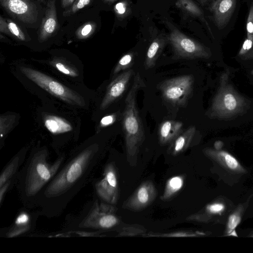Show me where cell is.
I'll return each mask as SVG.
<instances>
[{
    "mask_svg": "<svg viewBox=\"0 0 253 253\" xmlns=\"http://www.w3.org/2000/svg\"><path fill=\"white\" fill-rule=\"evenodd\" d=\"M102 156L99 143L91 142L73 151L54 177L41 191L35 203L41 215L56 217L94 178Z\"/></svg>",
    "mask_w": 253,
    "mask_h": 253,
    "instance_id": "cell-1",
    "label": "cell"
},
{
    "mask_svg": "<svg viewBox=\"0 0 253 253\" xmlns=\"http://www.w3.org/2000/svg\"><path fill=\"white\" fill-rule=\"evenodd\" d=\"M46 147H38L31 152L16 175L15 187L24 207L34 209L37 198L54 177L66 158L60 153L54 161L49 160Z\"/></svg>",
    "mask_w": 253,
    "mask_h": 253,
    "instance_id": "cell-2",
    "label": "cell"
},
{
    "mask_svg": "<svg viewBox=\"0 0 253 253\" xmlns=\"http://www.w3.org/2000/svg\"><path fill=\"white\" fill-rule=\"evenodd\" d=\"M115 205L105 203L94 196L77 214L67 216L59 232L83 231L104 233L117 231L122 225Z\"/></svg>",
    "mask_w": 253,
    "mask_h": 253,
    "instance_id": "cell-3",
    "label": "cell"
},
{
    "mask_svg": "<svg viewBox=\"0 0 253 253\" xmlns=\"http://www.w3.org/2000/svg\"><path fill=\"white\" fill-rule=\"evenodd\" d=\"M144 86L143 80L137 73L134 76L132 84L126 95L123 114L122 126L126 158L131 166L136 164L140 148L145 139L143 126L136 102L137 91Z\"/></svg>",
    "mask_w": 253,
    "mask_h": 253,
    "instance_id": "cell-4",
    "label": "cell"
},
{
    "mask_svg": "<svg viewBox=\"0 0 253 253\" xmlns=\"http://www.w3.org/2000/svg\"><path fill=\"white\" fill-rule=\"evenodd\" d=\"M247 106L245 99L241 96L230 84L220 85L213 99L209 111L211 116L229 118L242 113Z\"/></svg>",
    "mask_w": 253,
    "mask_h": 253,
    "instance_id": "cell-5",
    "label": "cell"
},
{
    "mask_svg": "<svg viewBox=\"0 0 253 253\" xmlns=\"http://www.w3.org/2000/svg\"><path fill=\"white\" fill-rule=\"evenodd\" d=\"M20 70L27 78L55 97L73 105H84V99L79 94L48 75L25 66L20 67Z\"/></svg>",
    "mask_w": 253,
    "mask_h": 253,
    "instance_id": "cell-6",
    "label": "cell"
},
{
    "mask_svg": "<svg viewBox=\"0 0 253 253\" xmlns=\"http://www.w3.org/2000/svg\"><path fill=\"white\" fill-rule=\"evenodd\" d=\"M91 183L94 196L101 202L115 206L120 192L118 174L114 162H108L104 166L101 177L94 178Z\"/></svg>",
    "mask_w": 253,
    "mask_h": 253,
    "instance_id": "cell-7",
    "label": "cell"
},
{
    "mask_svg": "<svg viewBox=\"0 0 253 253\" xmlns=\"http://www.w3.org/2000/svg\"><path fill=\"white\" fill-rule=\"evenodd\" d=\"M194 78L184 75L164 81L158 85L164 99L174 106H183L191 97Z\"/></svg>",
    "mask_w": 253,
    "mask_h": 253,
    "instance_id": "cell-8",
    "label": "cell"
},
{
    "mask_svg": "<svg viewBox=\"0 0 253 253\" xmlns=\"http://www.w3.org/2000/svg\"><path fill=\"white\" fill-rule=\"evenodd\" d=\"M168 40L174 53L180 58H209L211 55L209 49L175 27L171 28Z\"/></svg>",
    "mask_w": 253,
    "mask_h": 253,
    "instance_id": "cell-9",
    "label": "cell"
},
{
    "mask_svg": "<svg viewBox=\"0 0 253 253\" xmlns=\"http://www.w3.org/2000/svg\"><path fill=\"white\" fill-rule=\"evenodd\" d=\"M24 207L16 216L13 223L8 227L0 230V236L14 238L33 232L36 226L38 217L41 215L40 210L31 211Z\"/></svg>",
    "mask_w": 253,
    "mask_h": 253,
    "instance_id": "cell-10",
    "label": "cell"
},
{
    "mask_svg": "<svg viewBox=\"0 0 253 253\" xmlns=\"http://www.w3.org/2000/svg\"><path fill=\"white\" fill-rule=\"evenodd\" d=\"M157 195V190L153 182L149 180L145 181L124 201L122 207L133 211H142L154 201Z\"/></svg>",
    "mask_w": 253,
    "mask_h": 253,
    "instance_id": "cell-11",
    "label": "cell"
},
{
    "mask_svg": "<svg viewBox=\"0 0 253 253\" xmlns=\"http://www.w3.org/2000/svg\"><path fill=\"white\" fill-rule=\"evenodd\" d=\"M1 6L14 18L25 23L33 24L38 19V9L30 0H0Z\"/></svg>",
    "mask_w": 253,
    "mask_h": 253,
    "instance_id": "cell-12",
    "label": "cell"
},
{
    "mask_svg": "<svg viewBox=\"0 0 253 253\" xmlns=\"http://www.w3.org/2000/svg\"><path fill=\"white\" fill-rule=\"evenodd\" d=\"M134 74L133 70H128L120 74L111 82L100 104V108L101 110L107 108L123 95Z\"/></svg>",
    "mask_w": 253,
    "mask_h": 253,
    "instance_id": "cell-13",
    "label": "cell"
},
{
    "mask_svg": "<svg viewBox=\"0 0 253 253\" xmlns=\"http://www.w3.org/2000/svg\"><path fill=\"white\" fill-rule=\"evenodd\" d=\"M236 5V0H214L210 6L216 26L222 29L228 24Z\"/></svg>",
    "mask_w": 253,
    "mask_h": 253,
    "instance_id": "cell-14",
    "label": "cell"
},
{
    "mask_svg": "<svg viewBox=\"0 0 253 253\" xmlns=\"http://www.w3.org/2000/svg\"><path fill=\"white\" fill-rule=\"evenodd\" d=\"M55 3L56 0H49L47 3L38 36L40 42L51 37L58 28Z\"/></svg>",
    "mask_w": 253,
    "mask_h": 253,
    "instance_id": "cell-15",
    "label": "cell"
},
{
    "mask_svg": "<svg viewBox=\"0 0 253 253\" xmlns=\"http://www.w3.org/2000/svg\"><path fill=\"white\" fill-rule=\"evenodd\" d=\"M203 152L207 157L214 160L228 170L238 173L245 172V169L238 160L227 151L207 148L203 150Z\"/></svg>",
    "mask_w": 253,
    "mask_h": 253,
    "instance_id": "cell-16",
    "label": "cell"
},
{
    "mask_svg": "<svg viewBox=\"0 0 253 253\" xmlns=\"http://www.w3.org/2000/svg\"><path fill=\"white\" fill-rule=\"evenodd\" d=\"M182 122L174 120H166L159 126L158 137L160 144H170L183 131Z\"/></svg>",
    "mask_w": 253,
    "mask_h": 253,
    "instance_id": "cell-17",
    "label": "cell"
},
{
    "mask_svg": "<svg viewBox=\"0 0 253 253\" xmlns=\"http://www.w3.org/2000/svg\"><path fill=\"white\" fill-rule=\"evenodd\" d=\"M27 149H24L15 155L4 166L0 174V187L8 181L16 178L20 168L25 162Z\"/></svg>",
    "mask_w": 253,
    "mask_h": 253,
    "instance_id": "cell-18",
    "label": "cell"
},
{
    "mask_svg": "<svg viewBox=\"0 0 253 253\" xmlns=\"http://www.w3.org/2000/svg\"><path fill=\"white\" fill-rule=\"evenodd\" d=\"M196 132V127L192 126L182 131L169 145L168 153L177 156L186 151L191 145Z\"/></svg>",
    "mask_w": 253,
    "mask_h": 253,
    "instance_id": "cell-19",
    "label": "cell"
},
{
    "mask_svg": "<svg viewBox=\"0 0 253 253\" xmlns=\"http://www.w3.org/2000/svg\"><path fill=\"white\" fill-rule=\"evenodd\" d=\"M166 43V39L162 37H157L153 41L146 53L144 65L145 69H150L155 66Z\"/></svg>",
    "mask_w": 253,
    "mask_h": 253,
    "instance_id": "cell-20",
    "label": "cell"
},
{
    "mask_svg": "<svg viewBox=\"0 0 253 253\" xmlns=\"http://www.w3.org/2000/svg\"><path fill=\"white\" fill-rule=\"evenodd\" d=\"M45 127L53 134H59L72 130L71 124L64 119L52 115H48L44 119Z\"/></svg>",
    "mask_w": 253,
    "mask_h": 253,
    "instance_id": "cell-21",
    "label": "cell"
},
{
    "mask_svg": "<svg viewBox=\"0 0 253 253\" xmlns=\"http://www.w3.org/2000/svg\"><path fill=\"white\" fill-rule=\"evenodd\" d=\"M185 177L184 175H177L168 179L166 183L164 192L161 196L163 201L171 200L183 188Z\"/></svg>",
    "mask_w": 253,
    "mask_h": 253,
    "instance_id": "cell-22",
    "label": "cell"
},
{
    "mask_svg": "<svg viewBox=\"0 0 253 253\" xmlns=\"http://www.w3.org/2000/svg\"><path fill=\"white\" fill-rule=\"evenodd\" d=\"M206 235L204 232L193 230H177L167 233L149 232L145 237H197Z\"/></svg>",
    "mask_w": 253,
    "mask_h": 253,
    "instance_id": "cell-23",
    "label": "cell"
},
{
    "mask_svg": "<svg viewBox=\"0 0 253 253\" xmlns=\"http://www.w3.org/2000/svg\"><path fill=\"white\" fill-rule=\"evenodd\" d=\"M175 5L188 13L200 18L207 23L204 18L203 11L192 0H177Z\"/></svg>",
    "mask_w": 253,
    "mask_h": 253,
    "instance_id": "cell-24",
    "label": "cell"
},
{
    "mask_svg": "<svg viewBox=\"0 0 253 253\" xmlns=\"http://www.w3.org/2000/svg\"><path fill=\"white\" fill-rule=\"evenodd\" d=\"M146 229L138 224L122 225L117 231L118 237L143 236L146 233Z\"/></svg>",
    "mask_w": 253,
    "mask_h": 253,
    "instance_id": "cell-25",
    "label": "cell"
},
{
    "mask_svg": "<svg viewBox=\"0 0 253 253\" xmlns=\"http://www.w3.org/2000/svg\"><path fill=\"white\" fill-rule=\"evenodd\" d=\"M134 58L132 52H128L124 55L115 67L113 74H117L122 71L129 68L133 64Z\"/></svg>",
    "mask_w": 253,
    "mask_h": 253,
    "instance_id": "cell-26",
    "label": "cell"
},
{
    "mask_svg": "<svg viewBox=\"0 0 253 253\" xmlns=\"http://www.w3.org/2000/svg\"><path fill=\"white\" fill-rule=\"evenodd\" d=\"M51 64L58 71L67 76L72 77L78 76V73L75 68L61 60H54Z\"/></svg>",
    "mask_w": 253,
    "mask_h": 253,
    "instance_id": "cell-27",
    "label": "cell"
},
{
    "mask_svg": "<svg viewBox=\"0 0 253 253\" xmlns=\"http://www.w3.org/2000/svg\"><path fill=\"white\" fill-rule=\"evenodd\" d=\"M96 25L93 22H88L80 27L76 32L78 39H86L90 37L95 32Z\"/></svg>",
    "mask_w": 253,
    "mask_h": 253,
    "instance_id": "cell-28",
    "label": "cell"
},
{
    "mask_svg": "<svg viewBox=\"0 0 253 253\" xmlns=\"http://www.w3.org/2000/svg\"><path fill=\"white\" fill-rule=\"evenodd\" d=\"M238 55L246 60L253 58V38L246 37Z\"/></svg>",
    "mask_w": 253,
    "mask_h": 253,
    "instance_id": "cell-29",
    "label": "cell"
},
{
    "mask_svg": "<svg viewBox=\"0 0 253 253\" xmlns=\"http://www.w3.org/2000/svg\"><path fill=\"white\" fill-rule=\"evenodd\" d=\"M241 213L237 211L229 216L226 227L225 234L226 236L236 229L241 223Z\"/></svg>",
    "mask_w": 253,
    "mask_h": 253,
    "instance_id": "cell-30",
    "label": "cell"
},
{
    "mask_svg": "<svg viewBox=\"0 0 253 253\" xmlns=\"http://www.w3.org/2000/svg\"><path fill=\"white\" fill-rule=\"evenodd\" d=\"M92 0H75L73 4L63 12L65 17L70 16L88 5Z\"/></svg>",
    "mask_w": 253,
    "mask_h": 253,
    "instance_id": "cell-31",
    "label": "cell"
},
{
    "mask_svg": "<svg viewBox=\"0 0 253 253\" xmlns=\"http://www.w3.org/2000/svg\"><path fill=\"white\" fill-rule=\"evenodd\" d=\"M6 21L11 34L20 41H25V35L17 24L9 19H7Z\"/></svg>",
    "mask_w": 253,
    "mask_h": 253,
    "instance_id": "cell-32",
    "label": "cell"
},
{
    "mask_svg": "<svg viewBox=\"0 0 253 253\" xmlns=\"http://www.w3.org/2000/svg\"><path fill=\"white\" fill-rule=\"evenodd\" d=\"M12 116H5L0 117V136L2 138L7 133L10 126L12 124Z\"/></svg>",
    "mask_w": 253,
    "mask_h": 253,
    "instance_id": "cell-33",
    "label": "cell"
},
{
    "mask_svg": "<svg viewBox=\"0 0 253 253\" xmlns=\"http://www.w3.org/2000/svg\"><path fill=\"white\" fill-rule=\"evenodd\" d=\"M247 37L253 38V3L250 6L246 22Z\"/></svg>",
    "mask_w": 253,
    "mask_h": 253,
    "instance_id": "cell-34",
    "label": "cell"
},
{
    "mask_svg": "<svg viewBox=\"0 0 253 253\" xmlns=\"http://www.w3.org/2000/svg\"><path fill=\"white\" fill-rule=\"evenodd\" d=\"M114 10L118 16H124L128 11V4L126 1H120L115 5Z\"/></svg>",
    "mask_w": 253,
    "mask_h": 253,
    "instance_id": "cell-35",
    "label": "cell"
},
{
    "mask_svg": "<svg viewBox=\"0 0 253 253\" xmlns=\"http://www.w3.org/2000/svg\"><path fill=\"white\" fill-rule=\"evenodd\" d=\"M116 120L115 115H110L103 117L100 121V126L102 127L106 126L112 124Z\"/></svg>",
    "mask_w": 253,
    "mask_h": 253,
    "instance_id": "cell-36",
    "label": "cell"
},
{
    "mask_svg": "<svg viewBox=\"0 0 253 253\" xmlns=\"http://www.w3.org/2000/svg\"><path fill=\"white\" fill-rule=\"evenodd\" d=\"M0 32L6 34H11L8 29L6 19H5L1 16L0 17Z\"/></svg>",
    "mask_w": 253,
    "mask_h": 253,
    "instance_id": "cell-37",
    "label": "cell"
},
{
    "mask_svg": "<svg viewBox=\"0 0 253 253\" xmlns=\"http://www.w3.org/2000/svg\"><path fill=\"white\" fill-rule=\"evenodd\" d=\"M75 0H61V5L64 8L70 7Z\"/></svg>",
    "mask_w": 253,
    "mask_h": 253,
    "instance_id": "cell-38",
    "label": "cell"
},
{
    "mask_svg": "<svg viewBox=\"0 0 253 253\" xmlns=\"http://www.w3.org/2000/svg\"><path fill=\"white\" fill-rule=\"evenodd\" d=\"M213 146L214 149L220 150L223 146V142L221 140H217L214 142Z\"/></svg>",
    "mask_w": 253,
    "mask_h": 253,
    "instance_id": "cell-39",
    "label": "cell"
},
{
    "mask_svg": "<svg viewBox=\"0 0 253 253\" xmlns=\"http://www.w3.org/2000/svg\"><path fill=\"white\" fill-rule=\"evenodd\" d=\"M227 236H234V237H238V235L236 232L235 230H233L232 232H231L229 234H228Z\"/></svg>",
    "mask_w": 253,
    "mask_h": 253,
    "instance_id": "cell-40",
    "label": "cell"
},
{
    "mask_svg": "<svg viewBox=\"0 0 253 253\" xmlns=\"http://www.w3.org/2000/svg\"><path fill=\"white\" fill-rule=\"evenodd\" d=\"M202 4L204 5L210 0H198Z\"/></svg>",
    "mask_w": 253,
    "mask_h": 253,
    "instance_id": "cell-41",
    "label": "cell"
},
{
    "mask_svg": "<svg viewBox=\"0 0 253 253\" xmlns=\"http://www.w3.org/2000/svg\"><path fill=\"white\" fill-rule=\"evenodd\" d=\"M103 0L108 3H112L117 0Z\"/></svg>",
    "mask_w": 253,
    "mask_h": 253,
    "instance_id": "cell-42",
    "label": "cell"
},
{
    "mask_svg": "<svg viewBox=\"0 0 253 253\" xmlns=\"http://www.w3.org/2000/svg\"><path fill=\"white\" fill-rule=\"evenodd\" d=\"M39 1H40V2H42L43 0H38Z\"/></svg>",
    "mask_w": 253,
    "mask_h": 253,
    "instance_id": "cell-43",
    "label": "cell"
},
{
    "mask_svg": "<svg viewBox=\"0 0 253 253\" xmlns=\"http://www.w3.org/2000/svg\"><path fill=\"white\" fill-rule=\"evenodd\" d=\"M251 237H253V234L251 236Z\"/></svg>",
    "mask_w": 253,
    "mask_h": 253,
    "instance_id": "cell-44",
    "label": "cell"
},
{
    "mask_svg": "<svg viewBox=\"0 0 253 253\" xmlns=\"http://www.w3.org/2000/svg\"></svg>",
    "mask_w": 253,
    "mask_h": 253,
    "instance_id": "cell-45",
    "label": "cell"
}]
</instances>
